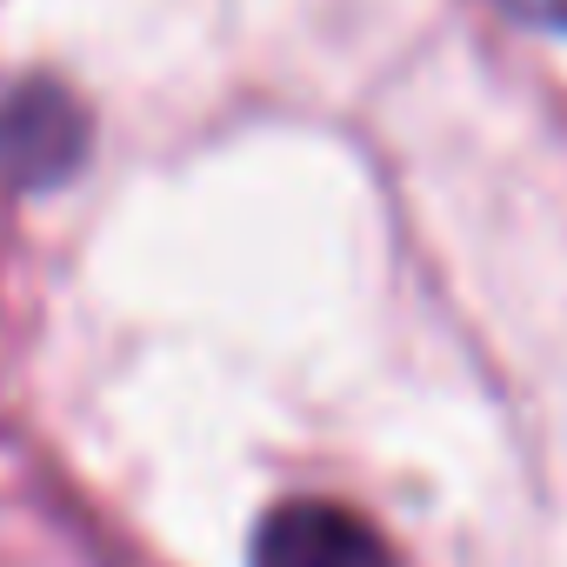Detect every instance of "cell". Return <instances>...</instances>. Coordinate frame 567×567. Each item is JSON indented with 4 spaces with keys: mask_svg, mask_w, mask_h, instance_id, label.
<instances>
[{
    "mask_svg": "<svg viewBox=\"0 0 567 567\" xmlns=\"http://www.w3.org/2000/svg\"><path fill=\"white\" fill-rule=\"evenodd\" d=\"M94 141L87 107L61 81H21L0 94V187L41 194L81 174Z\"/></svg>",
    "mask_w": 567,
    "mask_h": 567,
    "instance_id": "6da1fadb",
    "label": "cell"
},
{
    "mask_svg": "<svg viewBox=\"0 0 567 567\" xmlns=\"http://www.w3.org/2000/svg\"><path fill=\"white\" fill-rule=\"evenodd\" d=\"M494 8L520 28H547V34H567V0H494Z\"/></svg>",
    "mask_w": 567,
    "mask_h": 567,
    "instance_id": "3957f363",
    "label": "cell"
},
{
    "mask_svg": "<svg viewBox=\"0 0 567 567\" xmlns=\"http://www.w3.org/2000/svg\"><path fill=\"white\" fill-rule=\"evenodd\" d=\"M247 567H394V554L341 501H280L254 527Z\"/></svg>",
    "mask_w": 567,
    "mask_h": 567,
    "instance_id": "7a4b0ae2",
    "label": "cell"
}]
</instances>
